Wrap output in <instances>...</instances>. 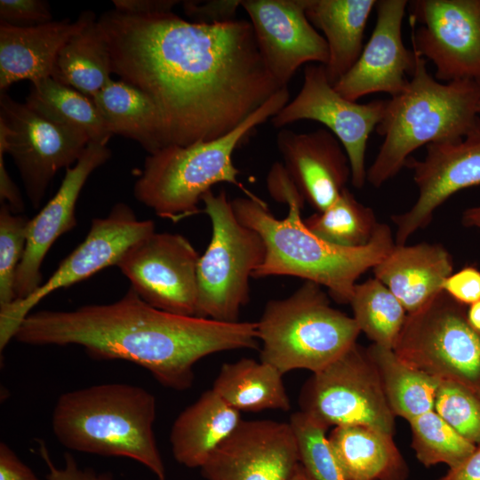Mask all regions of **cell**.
I'll list each match as a JSON object with an SVG mask.
<instances>
[{
	"label": "cell",
	"instance_id": "1",
	"mask_svg": "<svg viewBox=\"0 0 480 480\" xmlns=\"http://www.w3.org/2000/svg\"><path fill=\"white\" fill-rule=\"evenodd\" d=\"M98 23L112 72L155 103L165 147L231 132L282 88L245 20L196 23L172 12L114 10Z\"/></svg>",
	"mask_w": 480,
	"mask_h": 480
},
{
	"label": "cell",
	"instance_id": "2",
	"mask_svg": "<svg viewBox=\"0 0 480 480\" xmlns=\"http://www.w3.org/2000/svg\"><path fill=\"white\" fill-rule=\"evenodd\" d=\"M14 339L33 346H81L97 360L136 364L178 391L191 387L194 365L203 357L259 344L257 322L169 313L145 302L132 287L113 303L29 314Z\"/></svg>",
	"mask_w": 480,
	"mask_h": 480
},
{
	"label": "cell",
	"instance_id": "3",
	"mask_svg": "<svg viewBox=\"0 0 480 480\" xmlns=\"http://www.w3.org/2000/svg\"><path fill=\"white\" fill-rule=\"evenodd\" d=\"M304 202L303 198L289 200L287 216L277 219L254 194L231 201L238 220L255 230L265 244L264 260L253 277H300L326 287L337 302L349 304L357 279L385 258L396 244L391 229L380 223L366 245L339 246L306 227L300 215Z\"/></svg>",
	"mask_w": 480,
	"mask_h": 480
},
{
	"label": "cell",
	"instance_id": "4",
	"mask_svg": "<svg viewBox=\"0 0 480 480\" xmlns=\"http://www.w3.org/2000/svg\"><path fill=\"white\" fill-rule=\"evenodd\" d=\"M155 396L126 383H103L62 394L52 416L53 434L66 448L133 460L166 480L153 425Z\"/></svg>",
	"mask_w": 480,
	"mask_h": 480
},
{
	"label": "cell",
	"instance_id": "5",
	"mask_svg": "<svg viewBox=\"0 0 480 480\" xmlns=\"http://www.w3.org/2000/svg\"><path fill=\"white\" fill-rule=\"evenodd\" d=\"M480 84L472 81L443 83L416 53V67L406 88L387 100L376 128L383 142L367 170L366 180L380 188L405 165L422 146L461 139L480 128Z\"/></svg>",
	"mask_w": 480,
	"mask_h": 480
},
{
	"label": "cell",
	"instance_id": "6",
	"mask_svg": "<svg viewBox=\"0 0 480 480\" xmlns=\"http://www.w3.org/2000/svg\"><path fill=\"white\" fill-rule=\"evenodd\" d=\"M289 99L288 86L282 87L231 132L185 147L170 145L148 155L134 184L135 198L158 216L176 221L197 213L202 197L217 183L233 184L252 196L237 179L240 172L233 164V153Z\"/></svg>",
	"mask_w": 480,
	"mask_h": 480
},
{
	"label": "cell",
	"instance_id": "7",
	"mask_svg": "<svg viewBox=\"0 0 480 480\" xmlns=\"http://www.w3.org/2000/svg\"><path fill=\"white\" fill-rule=\"evenodd\" d=\"M321 287L305 281L287 298L266 304L257 322L260 361L283 374L297 369L314 373L356 343V322L332 308Z\"/></svg>",
	"mask_w": 480,
	"mask_h": 480
},
{
	"label": "cell",
	"instance_id": "8",
	"mask_svg": "<svg viewBox=\"0 0 480 480\" xmlns=\"http://www.w3.org/2000/svg\"><path fill=\"white\" fill-rule=\"evenodd\" d=\"M202 202L212 223V237L197 263L195 316L238 322L249 302V279L264 260L265 244L238 220L224 190L208 191Z\"/></svg>",
	"mask_w": 480,
	"mask_h": 480
},
{
	"label": "cell",
	"instance_id": "9",
	"mask_svg": "<svg viewBox=\"0 0 480 480\" xmlns=\"http://www.w3.org/2000/svg\"><path fill=\"white\" fill-rule=\"evenodd\" d=\"M467 310L440 292L407 314L396 355L414 369L480 393V332L469 324Z\"/></svg>",
	"mask_w": 480,
	"mask_h": 480
},
{
	"label": "cell",
	"instance_id": "10",
	"mask_svg": "<svg viewBox=\"0 0 480 480\" xmlns=\"http://www.w3.org/2000/svg\"><path fill=\"white\" fill-rule=\"evenodd\" d=\"M300 406L327 428L362 425L392 436L395 430L379 372L367 348L357 343L313 373L301 389Z\"/></svg>",
	"mask_w": 480,
	"mask_h": 480
},
{
	"label": "cell",
	"instance_id": "11",
	"mask_svg": "<svg viewBox=\"0 0 480 480\" xmlns=\"http://www.w3.org/2000/svg\"><path fill=\"white\" fill-rule=\"evenodd\" d=\"M150 220H138L126 204L117 203L108 216L92 220L84 241L67 256L35 292L0 307V348H5L30 310L44 298L60 288L83 281L98 271L117 265L134 244L155 233Z\"/></svg>",
	"mask_w": 480,
	"mask_h": 480
},
{
	"label": "cell",
	"instance_id": "12",
	"mask_svg": "<svg viewBox=\"0 0 480 480\" xmlns=\"http://www.w3.org/2000/svg\"><path fill=\"white\" fill-rule=\"evenodd\" d=\"M89 142L82 131L53 123L0 92V147L12 157L34 208L57 172L76 164Z\"/></svg>",
	"mask_w": 480,
	"mask_h": 480
},
{
	"label": "cell",
	"instance_id": "13",
	"mask_svg": "<svg viewBox=\"0 0 480 480\" xmlns=\"http://www.w3.org/2000/svg\"><path fill=\"white\" fill-rule=\"evenodd\" d=\"M407 11L412 51L443 83L480 84V0H413Z\"/></svg>",
	"mask_w": 480,
	"mask_h": 480
},
{
	"label": "cell",
	"instance_id": "14",
	"mask_svg": "<svg viewBox=\"0 0 480 480\" xmlns=\"http://www.w3.org/2000/svg\"><path fill=\"white\" fill-rule=\"evenodd\" d=\"M387 100L358 103L341 96L329 82L324 65L304 68L303 83L295 98L271 118L276 128L300 120L327 127L343 146L351 168V183L362 188L366 181L365 152L371 133L380 123Z\"/></svg>",
	"mask_w": 480,
	"mask_h": 480
},
{
	"label": "cell",
	"instance_id": "15",
	"mask_svg": "<svg viewBox=\"0 0 480 480\" xmlns=\"http://www.w3.org/2000/svg\"><path fill=\"white\" fill-rule=\"evenodd\" d=\"M200 255L180 234L153 233L132 246L117 267L148 304L182 316H195Z\"/></svg>",
	"mask_w": 480,
	"mask_h": 480
},
{
	"label": "cell",
	"instance_id": "16",
	"mask_svg": "<svg viewBox=\"0 0 480 480\" xmlns=\"http://www.w3.org/2000/svg\"><path fill=\"white\" fill-rule=\"evenodd\" d=\"M422 159L410 156L405 165L413 172L418 196L404 212L393 215L396 244H405L426 228L436 210L458 191L480 185V128L465 137L426 147Z\"/></svg>",
	"mask_w": 480,
	"mask_h": 480
},
{
	"label": "cell",
	"instance_id": "17",
	"mask_svg": "<svg viewBox=\"0 0 480 480\" xmlns=\"http://www.w3.org/2000/svg\"><path fill=\"white\" fill-rule=\"evenodd\" d=\"M300 464L290 423L242 420L200 468L207 480H289Z\"/></svg>",
	"mask_w": 480,
	"mask_h": 480
},
{
	"label": "cell",
	"instance_id": "18",
	"mask_svg": "<svg viewBox=\"0 0 480 480\" xmlns=\"http://www.w3.org/2000/svg\"><path fill=\"white\" fill-rule=\"evenodd\" d=\"M307 0H243L263 61L275 80L287 86L308 62L325 66L328 45L306 15Z\"/></svg>",
	"mask_w": 480,
	"mask_h": 480
},
{
	"label": "cell",
	"instance_id": "19",
	"mask_svg": "<svg viewBox=\"0 0 480 480\" xmlns=\"http://www.w3.org/2000/svg\"><path fill=\"white\" fill-rule=\"evenodd\" d=\"M407 6L405 0L377 1L370 39L353 67L333 85L341 96L352 101L375 92L394 97L406 88L416 67V53L402 38Z\"/></svg>",
	"mask_w": 480,
	"mask_h": 480
},
{
	"label": "cell",
	"instance_id": "20",
	"mask_svg": "<svg viewBox=\"0 0 480 480\" xmlns=\"http://www.w3.org/2000/svg\"><path fill=\"white\" fill-rule=\"evenodd\" d=\"M111 156L107 145L89 142L64 179L53 197L29 220L23 257L15 277L16 300L35 292L42 283L41 266L49 249L62 234L76 225V205L91 173Z\"/></svg>",
	"mask_w": 480,
	"mask_h": 480
},
{
	"label": "cell",
	"instance_id": "21",
	"mask_svg": "<svg viewBox=\"0 0 480 480\" xmlns=\"http://www.w3.org/2000/svg\"><path fill=\"white\" fill-rule=\"evenodd\" d=\"M276 146L289 176L317 212L327 209L351 180L348 155L327 129L295 132L282 128Z\"/></svg>",
	"mask_w": 480,
	"mask_h": 480
},
{
	"label": "cell",
	"instance_id": "22",
	"mask_svg": "<svg viewBox=\"0 0 480 480\" xmlns=\"http://www.w3.org/2000/svg\"><path fill=\"white\" fill-rule=\"evenodd\" d=\"M92 14L86 11L75 21L65 19L28 28L0 23V92L24 79L33 83L52 77L60 51Z\"/></svg>",
	"mask_w": 480,
	"mask_h": 480
},
{
	"label": "cell",
	"instance_id": "23",
	"mask_svg": "<svg viewBox=\"0 0 480 480\" xmlns=\"http://www.w3.org/2000/svg\"><path fill=\"white\" fill-rule=\"evenodd\" d=\"M452 269L450 252L435 243L395 244L372 268L374 277L389 289L407 314L420 310L442 292Z\"/></svg>",
	"mask_w": 480,
	"mask_h": 480
},
{
	"label": "cell",
	"instance_id": "24",
	"mask_svg": "<svg viewBox=\"0 0 480 480\" xmlns=\"http://www.w3.org/2000/svg\"><path fill=\"white\" fill-rule=\"evenodd\" d=\"M242 420L239 411L212 388L206 390L179 414L172 427L174 459L188 468H201Z\"/></svg>",
	"mask_w": 480,
	"mask_h": 480
},
{
	"label": "cell",
	"instance_id": "25",
	"mask_svg": "<svg viewBox=\"0 0 480 480\" xmlns=\"http://www.w3.org/2000/svg\"><path fill=\"white\" fill-rule=\"evenodd\" d=\"M327 438L346 480H407L408 466L392 435L355 425L334 427Z\"/></svg>",
	"mask_w": 480,
	"mask_h": 480
},
{
	"label": "cell",
	"instance_id": "26",
	"mask_svg": "<svg viewBox=\"0 0 480 480\" xmlns=\"http://www.w3.org/2000/svg\"><path fill=\"white\" fill-rule=\"evenodd\" d=\"M375 0H307L306 15L323 32L329 59L324 66L334 85L356 63L363 48L364 29Z\"/></svg>",
	"mask_w": 480,
	"mask_h": 480
},
{
	"label": "cell",
	"instance_id": "27",
	"mask_svg": "<svg viewBox=\"0 0 480 480\" xmlns=\"http://www.w3.org/2000/svg\"><path fill=\"white\" fill-rule=\"evenodd\" d=\"M92 100L113 135L137 141L148 155L165 148L158 110L141 90L110 79Z\"/></svg>",
	"mask_w": 480,
	"mask_h": 480
},
{
	"label": "cell",
	"instance_id": "28",
	"mask_svg": "<svg viewBox=\"0 0 480 480\" xmlns=\"http://www.w3.org/2000/svg\"><path fill=\"white\" fill-rule=\"evenodd\" d=\"M283 373L273 365L242 358L221 366L212 389L236 410L257 412L291 408Z\"/></svg>",
	"mask_w": 480,
	"mask_h": 480
},
{
	"label": "cell",
	"instance_id": "29",
	"mask_svg": "<svg viewBox=\"0 0 480 480\" xmlns=\"http://www.w3.org/2000/svg\"><path fill=\"white\" fill-rule=\"evenodd\" d=\"M111 74L108 44L93 13L60 51L52 77L92 98L112 79Z\"/></svg>",
	"mask_w": 480,
	"mask_h": 480
},
{
	"label": "cell",
	"instance_id": "30",
	"mask_svg": "<svg viewBox=\"0 0 480 480\" xmlns=\"http://www.w3.org/2000/svg\"><path fill=\"white\" fill-rule=\"evenodd\" d=\"M379 372L388 405L410 421L434 410L441 380L402 362L394 349L372 343L367 348Z\"/></svg>",
	"mask_w": 480,
	"mask_h": 480
},
{
	"label": "cell",
	"instance_id": "31",
	"mask_svg": "<svg viewBox=\"0 0 480 480\" xmlns=\"http://www.w3.org/2000/svg\"><path fill=\"white\" fill-rule=\"evenodd\" d=\"M25 103L53 123L82 131L90 142L107 145L113 136L92 98L52 77L31 83Z\"/></svg>",
	"mask_w": 480,
	"mask_h": 480
},
{
	"label": "cell",
	"instance_id": "32",
	"mask_svg": "<svg viewBox=\"0 0 480 480\" xmlns=\"http://www.w3.org/2000/svg\"><path fill=\"white\" fill-rule=\"evenodd\" d=\"M349 304L360 331L373 343L394 349L407 312L389 289L370 278L356 284Z\"/></svg>",
	"mask_w": 480,
	"mask_h": 480
},
{
	"label": "cell",
	"instance_id": "33",
	"mask_svg": "<svg viewBox=\"0 0 480 480\" xmlns=\"http://www.w3.org/2000/svg\"><path fill=\"white\" fill-rule=\"evenodd\" d=\"M303 221L320 238L348 248L366 245L380 224L372 209L360 203L347 188L327 209Z\"/></svg>",
	"mask_w": 480,
	"mask_h": 480
},
{
	"label": "cell",
	"instance_id": "34",
	"mask_svg": "<svg viewBox=\"0 0 480 480\" xmlns=\"http://www.w3.org/2000/svg\"><path fill=\"white\" fill-rule=\"evenodd\" d=\"M412 447L417 460L425 467L438 463L455 468L476 449L434 410L409 421Z\"/></svg>",
	"mask_w": 480,
	"mask_h": 480
},
{
	"label": "cell",
	"instance_id": "35",
	"mask_svg": "<svg viewBox=\"0 0 480 480\" xmlns=\"http://www.w3.org/2000/svg\"><path fill=\"white\" fill-rule=\"evenodd\" d=\"M294 432L300 463L316 480H346L326 437L327 428L305 412H294L289 421Z\"/></svg>",
	"mask_w": 480,
	"mask_h": 480
},
{
	"label": "cell",
	"instance_id": "36",
	"mask_svg": "<svg viewBox=\"0 0 480 480\" xmlns=\"http://www.w3.org/2000/svg\"><path fill=\"white\" fill-rule=\"evenodd\" d=\"M434 411L463 437L480 445V393L441 380Z\"/></svg>",
	"mask_w": 480,
	"mask_h": 480
},
{
	"label": "cell",
	"instance_id": "37",
	"mask_svg": "<svg viewBox=\"0 0 480 480\" xmlns=\"http://www.w3.org/2000/svg\"><path fill=\"white\" fill-rule=\"evenodd\" d=\"M29 220L14 213L6 203H1L0 307L16 300V272L24 254Z\"/></svg>",
	"mask_w": 480,
	"mask_h": 480
},
{
	"label": "cell",
	"instance_id": "38",
	"mask_svg": "<svg viewBox=\"0 0 480 480\" xmlns=\"http://www.w3.org/2000/svg\"><path fill=\"white\" fill-rule=\"evenodd\" d=\"M49 4L44 0H1L0 23L28 28L52 21Z\"/></svg>",
	"mask_w": 480,
	"mask_h": 480
},
{
	"label": "cell",
	"instance_id": "39",
	"mask_svg": "<svg viewBox=\"0 0 480 480\" xmlns=\"http://www.w3.org/2000/svg\"><path fill=\"white\" fill-rule=\"evenodd\" d=\"M185 13L196 23H220L236 20L240 0L182 1Z\"/></svg>",
	"mask_w": 480,
	"mask_h": 480
},
{
	"label": "cell",
	"instance_id": "40",
	"mask_svg": "<svg viewBox=\"0 0 480 480\" xmlns=\"http://www.w3.org/2000/svg\"><path fill=\"white\" fill-rule=\"evenodd\" d=\"M442 290L464 306L480 300V270L467 266L452 273L443 283Z\"/></svg>",
	"mask_w": 480,
	"mask_h": 480
},
{
	"label": "cell",
	"instance_id": "41",
	"mask_svg": "<svg viewBox=\"0 0 480 480\" xmlns=\"http://www.w3.org/2000/svg\"><path fill=\"white\" fill-rule=\"evenodd\" d=\"M40 453L48 468L46 480H114L108 472L99 473L92 468H81L70 453L64 455V464L61 468L52 463L44 446H41Z\"/></svg>",
	"mask_w": 480,
	"mask_h": 480
},
{
	"label": "cell",
	"instance_id": "42",
	"mask_svg": "<svg viewBox=\"0 0 480 480\" xmlns=\"http://www.w3.org/2000/svg\"><path fill=\"white\" fill-rule=\"evenodd\" d=\"M0 480H39L34 471L26 465L4 442L0 444Z\"/></svg>",
	"mask_w": 480,
	"mask_h": 480
},
{
	"label": "cell",
	"instance_id": "43",
	"mask_svg": "<svg viewBox=\"0 0 480 480\" xmlns=\"http://www.w3.org/2000/svg\"><path fill=\"white\" fill-rule=\"evenodd\" d=\"M181 1L176 0H114L116 10L132 15L172 12Z\"/></svg>",
	"mask_w": 480,
	"mask_h": 480
},
{
	"label": "cell",
	"instance_id": "44",
	"mask_svg": "<svg viewBox=\"0 0 480 480\" xmlns=\"http://www.w3.org/2000/svg\"><path fill=\"white\" fill-rule=\"evenodd\" d=\"M4 149L0 147V199L1 203H6L16 213L23 211L24 203L20 190L7 172L4 161Z\"/></svg>",
	"mask_w": 480,
	"mask_h": 480
},
{
	"label": "cell",
	"instance_id": "45",
	"mask_svg": "<svg viewBox=\"0 0 480 480\" xmlns=\"http://www.w3.org/2000/svg\"><path fill=\"white\" fill-rule=\"evenodd\" d=\"M437 480H480V445L460 464Z\"/></svg>",
	"mask_w": 480,
	"mask_h": 480
},
{
	"label": "cell",
	"instance_id": "46",
	"mask_svg": "<svg viewBox=\"0 0 480 480\" xmlns=\"http://www.w3.org/2000/svg\"><path fill=\"white\" fill-rule=\"evenodd\" d=\"M462 225L480 230V204L466 209L461 216Z\"/></svg>",
	"mask_w": 480,
	"mask_h": 480
},
{
	"label": "cell",
	"instance_id": "47",
	"mask_svg": "<svg viewBox=\"0 0 480 480\" xmlns=\"http://www.w3.org/2000/svg\"><path fill=\"white\" fill-rule=\"evenodd\" d=\"M467 316L469 324L480 332V300L469 306Z\"/></svg>",
	"mask_w": 480,
	"mask_h": 480
},
{
	"label": "cell",
	"instance_id": "48",
	"mask_svg": "<svg viewBox=\"0 0 480 480\" xmlns=\"http://www.w3.org/2000/svg\"><path fill=\"white\" fill-rule=\"evenodd\" d=\"M289 480H316L300 463Z\"/></svg>",
	"mask_w": 480,
	"mask_h": 480
},
{
	"label": "cell",
	"instance_id": "49",
	"mask_svg": "<svg viewBox=\"0 0 480 480\" xmlns=\"http://www.w3.org/2000/svg\"><path fill=\"white\" fill-rule=\"evenodd\" d=\"M478 112H479V114H480V101H479V103H478Z\"/></svg>",
	"mask_w": 480,
	"mask_h": 480
}]
</instances>
